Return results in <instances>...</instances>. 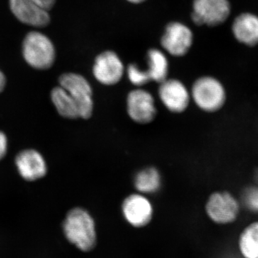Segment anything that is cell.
<instances>
[{
  "label": "cell",
  "mask_w": 258,
  "mask_h": 258,
  "mask_svg": "<svg viewBox=\"0 0 258 258\" xmlns=\"http://www.w3.org/2000/svg\"><path fill=\"white\" fill-rule=\"evenodd\" d=\"M31 1L41 7L43 9L50 11L55 5L56 0H31Z\"/></svg>",
  "instance_id": "44dd1931"
},
{
  "label": "cell",
  "mask_w": 258,
  "mask_h": 258,
  "mask_svg": "<svg viewBox=\"0 0 258 258\" xmlns=\"http://www.w3.org/2000/svg\"><path fill=\"white\" fill-rule=\"evenodd\" d=\"M128 3H132V4H141V3H143L144 2L147 1V0H126Z\"/></svg>",
  "instance_id": "603a6c76"
},
{
  "label": "cell",
  "mask_w": 258,
  "mask_h": 258,
  "mask_svg": "<svg viewBox=\"0 0 258 258\" xmlns=\"http://www.w3.org/2000/svg\"><path fill=\"white\" fill-rule=\"evenodd\" d=\"M125 72L123 61L114 51H103L95 59L93 76L103 86H113L118 84L123 79Z\"/></svg>",
  "instance_id": "9c48e42d"
},
{
  "label": "cell",
  "mask_w": 258,
  "mask_h": 258,
  "mask_svg": "<svg viewBox=\"0 0 258 258\" xmlns=\"http://www.w3.org/2000/svg\"><path fill=\"white\" fill-rule=\"evenodd\" d=\"M158 96L166 109L175 114L186 111L191 101L190 91L178 79L167 78L159 83Z\"/></svg>",
  "instance_id": "7c38bea8"
},
{
  "label": "cell",
  "mask_w": 258,
  "mask_h": 258,
  "mask_svg": "<svg viewBox=\"0 0 258 258\" xmlns=\"http://www.w3.org/2000/svg\"><path fill=\"white\" fill-rule=\"evenodd\" d=\"M5 86H6V78L3 71L0 70V93L4 90Z\"/></svg>",
  "instance_id": "7402d4cb"
},
{
  "label": "cell",
  "mask_w": 258,
  "mask_h": 258,
  "mask_svg": "<svg viewBox=\"0 0 258 258\" xmlns=\"http://www.w3.org/2000/svg\"><path fill=\"white\" fill-rule=\"evenodd\" d=\"M243 210L251 215H258V182L247 184L239 196Z\"/></svg>",
  "instance_id": "d6986e66"
},
{
  "label": "cell",
  "mask_w": 258,
  "mask_h": 258,
  "mask_svg": "<svg viewBox=\"0 0 258 258\" xmlns=\"http://www.w3.org/2000/svg\"><path fill=\"white\" fill-rule=\"evenodd\" d=\"M8 149V139L3 132H0V160L5 157Z\"/></svg>",
  "instance_id": "ffe728a7"
},
{
  "label": "cell",
  "mask_w": 258,
  "mask_h": 258,
  "mask_svg": "<svg viewBox=\"0 0 258 258\" xmlns=\"http://www.w3.org/2000/svg\"><path fill=\"white\" fill-rule=\"evenodd\" d=\"M59 85L74 98L79 107L80 116L88 119L93 115L94 103L93 88L87 79L82 75L66 73L59 78Z\"/></svg>",
  "instance_id": "8992f818"
},
{
  "label": "cell",
  "mask_w": 258,
  "mask_h": 258,
  "mask_svg": "<svg viewBox=\"0 0 258 258\" xmlns=\"http://www.w3.org/2000/svg\"><path fill=\"white\" fill-rule=\"evenodd\" d=\"M205 209L209 220L220 226L234 225L240 220L243 211L239 197L224 189L210 194Z\"/></svg>",
  "instance_id": "3957f363"
},
{
  "label": "cell",
  "mask_w": 258,
  "mask_h": 258,
  "mask_svg": "<svg viewBox=\"0 0 258 258\" xmlns=\"http://www.w3.org/2000/svg\"><path fill=\"white\" fill-rule=\"evenodd\" d=\"M133 184L137 192L142 195H154L160 191L162 177L160 171L154 166H147L140 169L134 176Z\"/></svg>",
  "instance_id": "e0dca14e"
},
{
  "label": "cell",
  "mask_w": 258,
  "mask_h": 258,
  "mask_svg": "<svg viewBox=\"0 0 258 258\" xmlns=\"http://www.w3.org/2000/svg\"><path fill=\"white\" fill-rule=\"evenodd\" d=\"M193 42V32L187 25L180 22L168 24L161 38L164 50L174 57H182L187 54Z\"/></svg>",
  "instance_id": "30bf717a"
},
{
  "label": "cell",
  "mask_w": 258,
  "mask_h": 258,
  "mask_svg": "<svg viewBox=\"0 0 258 258\" xmlns=\"http://www.w3.org/2000/svg\"><path fill=\"white\" fill-rule=\"evenodd\" d=\"M236 247L240 258H258V218L247 222L241 229Z\"/></svg>",
  "instance_id": "2e32d148"
},
{
  "label": "cell",
  "mask_w": 258,
  "mask_h": 258,
  "mask_svg": "<svg viewBox=\"0 0 258 258\" xmlns=\"http://www.w3.org/2000/svg\"><path fill=\"white\" fill-rule=\"evenodd\" d=\"M15 164L20 175L27 181L41 179L47 173L45 159L34 149H27L18 154Z\"/></svg>",
  "instance_id": "5bb4252c"
},
{
  "label": "cell",
  "mask_w": 258,
  "mask_h": 258,
  "mask_svg": "<svg viewBox=\"0 0 258 258\" xmlns=\"http://www.w3.org/2000/svg\"><path fill=\"white\" fill-rule=\"evenodd\" d=\"M22 52L24 60L34 69L48 70L55 62V45L42 32H28L24 38Z\"/></svg>",
  "instance_id": "277c9868"
},
{
  "label": "cell",
  "mask_w": 258,
  "mask_h": 258,
  "mask_svg": "<svg viewBox=\"0 0 258 258\" xmlns=\"http://www.w3.org/2000/svg\"><path fill=\"white\" fill-rule=\"evenodd\" d=\"M63 232L67 240L83 252H90L96 246V222L85 209L75 208L68 212Z\"/></svg>",
  "instance_id": "6da1fadb"
},
{
  "label": "cell",
  "mask_w": 258,
  "mask_h": 258,
  "mask_svg": "<svg viewBox=\"0 0 258 258\" xmlns=\"http://www.w3.org/2000/svg\"><path fill=\"white\" fill-rule=\"evenodd\" d=\"M121 213L127 223L135 228H142L152 222L154 210L146 195L131 194L123 200Z\"/></svg>",
  "instance_id": "8fae6325"
},
{
  "label": "cell",
  "mask_w": 258,
  "mask_h": 258,
  "mask_svg": "<svg viewBox=\"0 0 258 258\" xmlns=\"http://www.w3.org/2000/svg\"><path fill=\"white\" fill-rule=\"evenodd\" d=\"M230 13L229 0H194L191 18L198 26L216 27L225 23Z\"/></svg>",
  "instance_id": "52a82bcc"
},
{
  "label": "cell",
  "mask_w": 258,
  "mask_h": 258,
  "mask_svg": "<svg viewBox=\"0 0 258 258\" xmlns=\"http://www.w3.org/2000/svg\"><path fill=\"white\" fill-rule=\"evenodd\" d=\"M190 95L199 109L207 113L222 111L227 101V90L223 83L211 76H204L195 80Z\"/></svg>",
  "instance_id": "7a4b0ae2"
},
{
  "label": "cell",
  "mask_w": 258,
  "mask_h": 258,
  "mask_svg": "<svg viewBox=\"0 0 258 258\" xmlns=\"http://www.w3.org/2000/svg\"><path fill=\"white\" fill-rule=\"evenodd\" d=\"M126 112L130 119L141 125L155 120L157 108L152 93L143 88L132 90L126 97Z\"/></svg>",
  "instance_id": "ba28073f"
},
{
  "label": "cell",
  "mask_w": 258,
  "mask_h": 258,
  "mask_svg": "<svg viewBox=\"0 0 258 258\" xmlns=\"http://www.w3.org/2000/svg\"><path fill=\"white\" fill-rule=\"evenodd\" d=\"M9 6L15 18L25 25L44 28L50 23L48 10L43 9L31 0H9Z\"/></svg>",
  "instance_id": "4fadbf2b"
},
{
  "label": "cell",
  "mask_w": 258,
  "mask_h": 258,
  "mask_svg": "<svg viewBox=\"0 0 258 258\" xmlns=\"http://www.w3.org/2000/svg\"><path fill=\"white\" fill-rule=\"evenodd\" d=\"M232 35L236 40L247 47L258 45V16L244 13L236 17L232 25Z\"/></svg>",
  "instance_id": "9a60e30c"
},
{
  "label": "cell",
  "mask_w": 258,
  "mask_h": 258,
  "mask_svg": "<svg viewBox=\"0 0 258 258\" xmlns=\"http://www.w3.org/2000/svg\"><path fill=\"white\" fill-rule=\"evenodd\" d=\"M147 68L141 69L138 64H128L125 72L132 84L141 88L147 83H160L167 79L169 74V60L165 54L157 48L150 49L147 55Z\"/></svg>",
  "instance_id": "5b68a950"
},
{
  "label": "cell",
  "mask_w": 258,
  "mask_h": 258,
  "mask_svg": "<svg viewBox=\"0 0 258 258\" xmlns=\"http://www.w3.org/2000/svg\"><path fill=\"white\" fill-rule=\"evenodd\" d=\"M51 100L59 114L70 119L81 118L79 107L74 98L63 88L59 86L51 91Z\"/></svg>",
  "instance_id": "ac0fdd59"
}]
</instances>
